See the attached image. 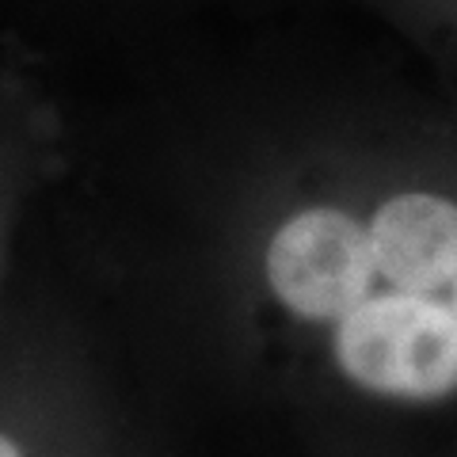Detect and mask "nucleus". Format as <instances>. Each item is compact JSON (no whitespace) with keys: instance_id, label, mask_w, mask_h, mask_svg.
Here are the masks:
<instances>
[{"instance_id":"1","label":"nucleus","mask_w":457,"mask_h":457,"mask_svg":"<svg viewBox=\"0 0 457 457\" xmlns=\"http://www.w3.org/2000/svg\"><path fill=\"white\" fill-rule=\"evenodd\" d=\"M270 294L290 317L328 328L366 297L370 248L354 206L312 203L290 213L267 245Z\"/></svg>"},{"instance_id":"2","label":"nucleus","mask_w":457,"mask_h":457,"mask_svg":"<svg viewBox=\"0 0 457 457\" xmlns=\"http://www.w3.org/2000/svg\"><path fill=\"white\" fill-rule=\"evenodd\" d=\"M0 457H23V450H20L8 435H0Z\"/></svg>"}]
</instances>
